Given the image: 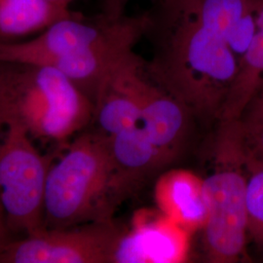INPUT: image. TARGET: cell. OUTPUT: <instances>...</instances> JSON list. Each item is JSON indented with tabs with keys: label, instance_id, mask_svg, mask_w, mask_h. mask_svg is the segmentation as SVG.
I'll return each mask as SVG.
<instances>
[{
	"label": "cell",
	"instance_id": "5b68a950",
	"mask_svg": "<svg viewBox=\"0 0 263 263\" xmlns=\"http://www.w3.org/2000/svg\"><path fill=\"white\" fill-rule=\"evenodd\" d=\"M216 167L203 179L207 221L203 227L208 261L234 263L247 254V172L243 151L232 124L220 125Z\"/></svg>",
	"mask_w": 263,
	"mask_h": 263
},
{
	"label": "cell",
	"instance_id": "ba28073f",
	"mask_svg": "<svg viewBox=\"0 0 263 263\" xmlns=\"http://www.w3.org/2000/svg\"><path fill=\"white\" fill-rule=\"evenodd\" d=\"M144 65L133 51L103 78L93 102L97 132L110 137L141 123L139 79Z\"/></svg>",
	"mask_w": 263,
	"mask_h": 263
},
{
	"label": "cell",
	"instance_id": "30bf717a",
	"mask_svg": "<svg viewBox=\"0 0 263 263\" xmlns=\"http://www.w3.org/2000/svg\"><path fill=\"white\" fill-rule=\"evenodd\" d=\"M115 186L120 201L130 197L141 184L169 166L152 143L141 123L108 137Z\"/></svg>",
	"mask_w": 263,
	"mask_h": 263
},
{
	"label": "cell",
	"instance_id": "8992f818",
	"mask_svg": "<svg viewBox=\"0 0 263 263\" xmlns=\"http://www.w3.org/2000/svg\"><path fill=\"white\" fill-rule=\"evenodd\" d=\"M0 205L9 231L36 235L46 229L44 199L48 172L54 156L35 147L17 125L0 128Z\"/></svg>",
	"mask_w": 263,
	"mask_h": 263
},
{
	"label": "cell",
	"instance_id": "7c38bea8",
	"mask_svg": "<svg viewBox=\"0 0 263 263\" xmlns=\"http://www.w3.org/2000/svg\"><path fill=\"white\" fill-rule=\"evenodd\" d=\"M155 198L165 216L187 232L203 229L208 204L204 181L191 172L174 170L160 177Z\"/></svg>",
	"mask_w": 263,
	"mask_h": 263
},
{
	"label": "cell",
	"instance_id": "ac0fdd59",
	"mask_svg": "<svg viewBox=\"0 0 263 263\" xmlns=\"http://www.w3.org/2000/svg\"><path fill=\"white\" fill-rule=\"evenodd\" d=\"M9 241V229L6 223L4 212L0 205V252Z\"/></svg>",
	"mask_w": 263,
	"mask_h": 263
},
{
	"label": "cell",
	"instance_id": "9a60e30c",
	"mask_svg": "<svg viewBox=\"0 0 263 263\" xmlns=\"http://www.w3.org/2000/svg\"><path fill=\"white\" fill-rule=\"evenodd\" d=\"M243 157L247 172L248 235L263 254V162L244 152Z\"/></svg>",
	"mask_w": 263,
	"mask_h": 263
},
{
	"label": "cell",
	"instance_id": "d6986e66",
	"mask_svg": "<svg viewBox=\"0 0 263 263\" xmlns=\"http://www.w3.org/2000/svg\"><path fill=\"white\" fill-rule=\"evenodd\" d=\"M201 0H171V2L181 12L193 13Z\"/></svg>",
	"mask_w": 263,
	"mask_h": 263
},
{
	"label": "cell",
	"instance_id": "9c48e42d",
	"mask_svg": "<svg viewBox=\"0 0 263 263\" xmlns=\"http://www.w3.org/2000/svg\"><path fill=\"white\" fill-rule=\"evenodd\" d=\"M139 92L141 127L171 164L184 147L189 131V117L193 116L185 105L151 79L145 65L139 79Z\"/></svg>",
	"mask_w": 263,
	"mask_h": 263
},
{
	"label": "cell",
	"instance_id": "2e32d148",
	"mask_svg": "<svg viewBox=\"0 0 263 263\" xmlns=\"http://www.w3.org/2000/svg\"><path fill=\"white\" fill-rule=\"evenodd\" d=\"M256 11H250L236 23L228 36V45L240 61L247 53L256 33Z\"/></svg>",
	"mask_w": 263,
	"mask_h": 263
},
{
	"label": "cell",
	"instance_id": "8fae6325",
	"mask_svg": "<svg viewBox=\"0 0 263 263\" xmlns=\"http://www.w3.org/2000/svg\"><path fill=\"white\" fill-rule=\"evenodd\" d=\"M187 231L169 217L141 222L123 233L113 263L182 261L187 254Z\"/></svg>",
	"mask_w": 263,
	"mask_h": 263
},
{
	"label": "cell",
	"instance_id": "e0dca14e",
	"mask_svg": "<svg viewBox=\"0 0 263 263\" xmlns=\"http://www.w3.org/2000/svg\"><path fill=\"white\" fill-rule=\"evenodd\" d=\"M131 0H100L102 13L111 17L119 18L125 15V10Z\"/></svg>",
	"mask_w": 263,
	"mask_h": 263
},
{
	"label": "cell",
	"instance_id": "3957f363",
	"mask_svg": "<svg viewBox=\"0 0 263 263\" xmlns=\"http://www.w3.org/2000/svg\"><path fill=\"white\" fill-rule=\"evenodd\" d=\"M93 113L91 99L56 68L0 61V128L17 125L32 140L63 149Z\"/></svg>",
	"mask_w": 263,
	"mask_h": 263
},
{
	"label": "cell",
	"instance_id": "52a82bcc",
	"mask_svg": "<svg viewBox=\"0 0 263 263\" xmlns=\"http://www.w3.org/2000/svg\"><path fill=\"white\" fill-rule=\"evenodd\" d=\"M122 230L110 220L45 229L10 240L0 263H113Z\"/></svg>",
	"mask_w": 263,
	"mask_h": 263
},
{
	"label": "cell",
	"instance_id": "5bb4252c",
	"mask_svg": "<svg viewBox=\"0 0 263 263\" xmlns=\"http://www.w3.org/2000/svg\"><path fill=\"white\" fill-rule=\"evenodd\" d=\"M232 123L245 155L263 162V78L240 118Z\"/></svg>",
	"mask_w": 263,
	"mask_h": 263
},
{
	"label": "cell",
	"instance_id": "277c9868",
	"mask_svg": "<svg viewBox=\"0 0 263 263\" xmlns=\"http://www.w3.org/2000/svg\"><path fill=\"white\" fill-rule=\"evenodd\" d=\"M62 151L48 172L45 227L66 228L113 219L121 201L115 187L108 136L84 133Z\"/></svg>",
	"mask_w": 263,
	"mask_h": 263
},
{
	"label": "cell",
	"instance_id": "4fadbf2b",
	"mask_svg": "<svg viewBox=\"0 0 263 263\" xmlns=\"http://www.w3.org/2000/svg\"><path fill=\"white\" fill-rule=\"evenodd\" d=\"M72 13L50 0H0V44L33 37Z\"/></svg>",
	"mask_w": 263,
	"mask_h": 263
},
{
	"label": "cell",
	"instance_id": "6da1fadb",
	"mask_svg": "<svg viewBox=\"0 0 263 263\" xmlns=\"http://www.w3.org/2000/svg\"><path fill=\"white\" fill-rule=\"evenodd\" d=\"M154 25L161 31L158 52L145 69L151 79L175 97L193 117L219 121L239 70L228 34L194 13L179 11L170 0Z\"/></svg>",
	"mask_w": 263,
	"mask_h": 263
},
{
	"label": "cell",
	"instance_id": "ffe728a7",
	"mask_svg": "<svg viewBox=\"0 0 263 263\" xmlns=\"http://www.w3.org/2000/svg\"><path fill=\"white\" fill-rule=\"evenodd\" d=\"M51 2L55 3L58 6L66 8V9H70V6L78 0H50Z\"/></svg>",
	"mask_w": 263,
	"mask_h": 263
},
{
	"label": "cell",
	"instance_id": "7a4b0ae2",
	"mask_svg": "<svg viewBox=\"0 0 263 263\" xmlns=\"http://www.w3.org/2000/svg\"><path fill=\"white\" fill-rule=\"evenodd\" d=\"M153 24L151 12L119 18L73 12L33 37L0 44V61L54 67L93 101L104 76L134 51Z\"/></svg>",
	"mask_w": 263,
	"mask_h": 263
}]
</instances>
